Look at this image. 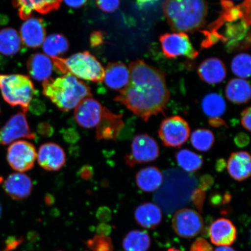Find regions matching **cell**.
<instances>
[{
    "mask_svg": "<svg viewBox=\"0 0 251 251\" xmlns=\"http://www.w3.org/2000/svg\"><path fill=\"white\" fill-rule=\"evenodd\" d=\"M20 139H35L24 112H18L0 128V145H7Z\"/></svg>",
    "mask_w": 251,
    "mask_h": 251,
    "instance_id": "obj_11",
    "label": "cell"
},
{
    "mask_svg": "<svg viewBox=\"0 0 251 251\" xmlns=\"http://www.w3.org/2000/svg\"><path fill=\"white\" fill-rule=\"evenodd\" d=\"M160 139L167 147H180L186 142L190 135L188 122L180 116L164 119L158 130Z\"/></svg>",
    "mask_w": 251,
    "mask_h": 251,
    "instance_id": "obj_7",
    "label": "cell"
},
{
    "mask_svg": "<svg viewBox=\"0 0 251 251\" xmlns=\"http://www.w3.org/2000/svg\"><path fill=\"white\" fill-rule=\"evenodd\" d=\"M96 3L101 10L111 13L119 8L120 0H96Z\"/></svg>",
    "mask_w": 251,
    "mask_h": 251,
    "instance_id": "obj_35",
    "label": "cell"
},
{
    "mask_svg": "<svg viewBox=\"0 0 251 251\" xmlns=\"http://www.w3.org/2000/svg\"><path fill=\"white\" fill-rule=\"evenodd\" d=\"M168 251H181L178 250V249H173V248H172V249H169L168 250Z\"/></svg>",
    "mask_w": 251,
    "mask_h": 251,
    "instance_id": "obj_47",
    "label": "cell"
},
{
    "mask_svg": "<svg viewBox=\"0 0 251 251\" xmlns=\"http://www.w3.org/2000/svg\"><path fill=\"white\" fill-rule=\"evenodd\" d=\"M159 155V147L153 137L147 134L136 135L133 138L129 153L126 155V164L134 166L154 161Z\"/></svg>",
    "mask_w": 251,
    "mask_h": 251,
    "instance_id": "obj_6",
    "label": "cell"
},
{
    "mask_svg": "<svg viewBox=\"0 0 251 251\" xmlns=\"http://www.w3.org/2000/svg\"><path fill=\"white\" fill-rule=\"evenodd\" d=\"M104 35L101 31H96L91 34L90 41L91 46L96 47L102 45L104 42Z\"/></svg>",
    "mask_w": 251,
    "mask_h": 251,
    "instance_id": "obj_37",
    "label": "cell"
},
{
    "mask_svg": "<svg viewBox=\"0 0 251 251\" xmlns=\"http://www.w3.org/2000/svg\"><path fill=\"white\" fill-rule=\"evenodd\" d=\"M46 30L41 18H29L22 25L20 37L22 42L29 48L37 49L45 42Z\"/></svg>",
    "mask_w": 251,
    "mask_h": 251,
    "instance_id": "obj_17",
    "label": "cell"
},
{
    "mask_svg": "<svg viewBox=\"0 0 251 251\" xmlns=\"http://www.w3.org/2000/svg\"><path fill=\"white\" fill-rule=\"evenodd\" d=\"M162 9L171 29L184 33L203 27L208 11L206 0H165Z\"/></svg>",
    "mask_w": 251,
    "mask_h": 251,
    "instance_id": "obj_2",
    "label": "cell"
},
{
    "mask_svg": "<svg viewBox=\"0 0 251 251\" xmlns=\"http://www.w3.org/2000/svg\"><path fill=\"white\" fill-rule=\"evenodd\" d=\"M1 205H0V215H1Z\"/></svg>",
    "mask_w": 251,
    "mask_h": 251,
    "instance_id": "obj_48",
    "label": "cell"
},
{
    "mask_svg": "<svg viewBox=\"0 0 251 251\" xmlns=\"http://www.w3.org/2000/svg\"><path fill=\"white\" fill-rule=\"evenodd\" d=\"M227 171L235 180L243 181L251 176V156L246 151H238L231 153L229 157Z\"/></svg>",
    "mask_w": 251,
    "mask_h": 251,
    "instance_id": "obj_21",
    "label": "cell"
},
{
    "mask_svg": "<svg viewBox=\"0 0 251 251\" xmlns=\"http://www.w3.org/2000/svg\"><path fill=\"white\" fill-rule=\"evenodd\" d=\"M4 188L5 193L12 199L24 200L29 197L32 191V181L23 173H15L5 180Z\"/></svg>",
    "mask_w": 251,
    "mask_h": 251,
    "instance_id": "obj_19",
    "label": "cell"
},
{
    "mask_svg": "<svg viewBox=\"0 0 251 251\" xmlns=\"http://www.w3.org/2000/svg\"><path fill=\"white\" fill-rule=\"evenodd\" d=\"M156 1H157V0H137V3L140 7H142L146 5L153 4V3L155 2Z\"/></svg>",
    "mask_w": 251,
    "mask_h": 251,
    "instance_id": "obj_44",
    "label": "cell"
},
{
    "mask_svg": "<svg viewBox=\"0 0 251 251\" xmlns=\"http://www.w3.org/2000/svg\"><path fill=\"white\" fill-rule=\"evenodd\" d=\"M7 161L15 171L25 172L34 167L37 158L35 147L29 141L19 140L12 143L7 151Z\"/></svg>",
    "mask_w": 251,
    "mask_h": 251,
    "instance_id": "obj_8",
    "label": "cell"
},
{
    "mask_svg": "<svg viewBox=\"0 0 251 251\" xmlns=\"http://www.w3.org/2000/svg\"><path fill=\"white\" fill-rule=\"evenodd\" d=\"M138 187L145 192H153L158 189L163 181L161 171L155 166L141 169L136 176Z\"/></svg>",
    "mask_w": 251,
    "mask_h": 251,
    "instance_id": "obj_25",
    "label": "cell"
},
{
    "mask_svg": "<svg viewBox=\"0 0 251 251\" xmlns=\"http://www.w3.org/2000/svg\"><path fill=\"white\" fill-rule=\"evenodd\" d=\"M69 42L64 36L60 34H52L47 37L43 44L44 52L53 57L64 54L69 49Z\"/></svg>",
    "mask_w": 251,
    "mask_h": 251,
    "instance_id": "obj_30",
    "label": "cell"
},
{
    "mask_svg": "<svg viewBox=\"0 0 251 251\" xmlns=\"http://www.w3.org/2000/svg\"><path fill=\"white\" fill-rule=\"evenodd\" d=\"M41 167L48 171H57L66 163L64 149L54 143H47L40 147L37 155Z\"/></svg>",
    "mask_w": 251,
    "mask_h": 251,
    "instance_id": "obj_15",
    "label": "cell"
},
{
    "mask_svg": "<svg viewBox=\"0 0 251 251\" xmlns=\"http://www.w3.org/2000/svg\"><path fill=\"white\" fill-rule=\"evenodd\" d=\"M225 92L229 101L236 104L247 103L251 99L250 83L243 78H233L229 81Z\"/></svg>",
    "mask_w": 251,
    "mask_h": 251,
    "instance_id": "obj_26",
    "label": "cell"
},
{
    "mask_svg": "<svg viewBox=\"0 0 251 251\" xmlns=\"http://www.w3.org/2000/svg\"><path fill=\"white\" fill-rule=\"evenodd\" d=\"M172 226L178 236L191 238L201 232L203 221L202 216L195 210L184 208L178 210L173 216Z\"/></svg>",
    "mask_w": 251,
    "mask_h": 251,
    "instance_id": "obj_10",
    "label": "cell"
},
{
    "mask_svg": "<svg viewBox=\"0 0 251 251\" xmlns=\"http://www.w3.org/2000/svg\"><path fill=\"white\" fill-rule=\"evenodd\" d=\"M237 228L233 223L226 218H219L213 222L209 229L210 239L216 246H230L236 240Z\"/></svg>",
    "mask_w": 251,
    "mask_h": 251,
    "instance_id": "obj_16",
    "label": "cell"
},
{
    "mask_svg": "<svg viewBox=\"0 0 251 251\" xmlns=\"http://www.w3.org/2000/svg\"><path fill=\"white\" fill-rule=\"evenodd\" d=\"M88 0H64L65 4L72 8H78L86 4Z\"/></svg>",
    "mask_w": 251,
    "mask_h": 251,
    "instance_id": "obj_42",
    "label": "cell"
},
{
    "mask_svg": "<svg viewBox=\"0 0 251 251\" xmlns=\"http://www.w3.org/2000/svg\"><path fill=\"white\" fill-rule=\"evenodd\" d=\"M201 79L209 84L221 83L226 77L225 65L221 59L210 58L201 64L198 69Z\"/></svg>",
    "mask_w": 251,
    "mask_h": 251,
    "instance_id": "obj_20",
    "label": "cell"
},
{
    "mask_svg": "<svg viewBox=\"0 0 251 251\" xmlns=\"http://www.w3.org/2000/svg\"><path fill=\"white\" fill-rule=\"evenodd\" d=\"M251 56L246 53H241L232 60L231 67L233 74L241 78H249L251 76Z\"/></svg>",
    "mask_w": 251,
    "mask_h": 251,
    "instance_id": "obj_33",
    "label": "cell"
},
{
    "mask_svg": "<svg viewBox=\"0 0 251 251\" xmlns=\"http://www.w3.org/2000/svg\"><path fill=\"white\" fill-rule=\"evenodd\" d=\"M104 106L92 97L84 99L75 109V120L80 126L96 127L101 119Z\"/></svg>",
    "mask_w": 251,
    "mask_h": 251,
    "instance_id": "obj_13",
    "label": "cell"
},
{
    "mask_svg": "<svg viewBox=\"0 0 251 251\" xmlns=\"http://www.w3.org/2000/svg\"><path fill=\"white\" fill-rule=\"evenodd\" d=\"M249 137L244 133L238 134L235 139V143L240 147L246 146L249 143Z\"/></svg>",
    "mask_w": 251,
    "mask_h": 251,
    "instance_id": "obj_41",
    "label": "cell"
},
{
    "mask_svg": "<svg viewBox=\"0 0 251 251\" xmlns=\"http://www.w3.org/2000/svg\"><path fill=\"white\" fill-rule=\"evenodd\" d=\"M38 131L43 136H50L52 134L53 129L51 125L47 123H42L38 126Z\"/></svg>",
    "mask_w": 251,
    "mask_h": 251,
    "instance_id": "obj_39",
    "label": "cell"
},
{
    "mask_svg": "<svg viewBox=\"0 0 251 251\" xmlns=\"http://www.w3.org/2000/svg\"><path fill=\"white\" fill-rule=\"evenodd\" d=\"M79 174L84 179H90L93 176V169L89 166H84L80 169Z\"/></svg>",
    "mask_w": 251,
    "mask_h": 251,
    "instance_id": "obj_40",
    "label": "cell"
},
{
    "mask_svg": "<svg viewBox=\"0 0 251 251\" xmlns=\"http://www.w3.org/2000/svg\"><path fill=\"white\" fill-rule=\"evenodd\" d=\"M103 80L110 89L121 92L129 83V70L123 63H111L105 70Z\"/></svg>",
    "mask_w": 251,
    "mask_h": 251,
    "instance_id": "obj_22",
    "label": "cell"
},
{
    "mask_svg": "<svg viewBox=\"0 0 251 251\" xmlns=\"http://www.w3.org/2000/svg\"><path fill=\"white\" fill-rule=\"evenodd\" d=\"M128 70L129 83L115 101L145 122L163 114L170 99L164 74L142 60L131 62Z\"/></svg>",
    "mask_w": 251,
    "mask_h": 251,
    "instance_id": "obj_1",
    "label": "cell"
},
{
    "mask_svg": "<svg viewBox=\"0 0 251 251\" xmlns=\"http://www.w3.org/2000/svg\"><path fill=\"white\" fill-rule=\"evenodd\" d=\"M134 217L140 226L147 229L155 228L161 224L162 213L156 204L146 202L137 206Z\"/></svg>",
    "mask_w": 251,
    "mask_h": 251,
    "instance_id": "obj_23",
    "label": "cell"
},
{
    "mask_svg": "<svg viewBox=\"0 0 251 251\" xmlns=\"http://www.w3.org/2000/svg\"><path fill=\"white\" fill-rule=\"evenodd\" d=\"M123 115L115 114L105 107L98 125L96 138L98 140H116L124 127Z\"/></svg>",
    "mask_w": 251,
    "mask_h": 251,
    "instance_id": "obj_14",
    "label": "cell"
},
{
    "mask_svg": "<svg viewBox=\"0 0 251 251\" xmlns=\"http://www.w3.org/2000/svg\"><path fill=\"white\" fill-rule=\"evenodd\" d=\"M251 107L243 110L241 115V122L243 126L248 131H251Z\"/></svg>",
    "mask_w": 251,
    "mask_h": 251,
    "instance_id": "obj_38",
    "label": "cell"
},
{
    "mask_svg": "<svg viewBox=\"0 0 251 251\" xmlns=\"http://www.w3.org/2000/svg\"><path fill=\"white\" fill-rule=\"evenodd\" d=\"M190 251H213L211 245L205 238L200 237L191 245Z\"/></svg>",
    "mask_w": 251,
    "mask_h": 251,
    "instance_id": "obj_36",
    "label": "cell"
},
{
    "mask_svg": "<svg viewBox=\"0 0 251 251\" xmlns=\"http://www.w3.org/2000/svg\"><path fill=\"white\" fill-rule=\"evenodd\" d=\"M159 41L163 53L168 58L184 56L194 59L199 55L186 33H165L160 36Z\"/></svg>",
    "mask_w": 251,
    "mask_h": 251,
    "instance_id": "obj_9",
    "label": "cell"
},
{
    "mask_svg": "<svg viewBox=\"0 0 251 251\" xmlns=\"http://www.w3.org/2000/svg\"><path fill=\"white\" fill-rule=\"evenodd\" d=\"M62 2V0H13V4L18 9L19 16L25 21L34 11L47 14L57 10Z\"/></svg>",
    "mask_w": 251,
    "mask_h": 251,
    "instance_id": "obj_18",
    "label": "cell"
},
{
    "mask_svg": "<svg viewBox=\"0 0 251 251\" xmlns=\"http://www.w3.org/2000/svg\"><path fill=\"white\" fill-rule=\"evenodd\" d=\"M56 70L61 73L73 75L81 79L101 82L105 70L101 63L90 52H78L67 58H51Z\"/></svg>",
    "mask_w": 251,
    "mask_h": 251,
    "instance_id": "obj_4",
    "label": "cell"
},
{
    "mask_svg": "<svg viewBox=\"0 0 251 251\" xmlns=\"http://www.w3.org/2000/svg\"><path fill=\"white\" fill-rule=\"evenodd\" d=\"M0 113H1V108H0Z\"/></svg>",
    "mask_w": 251,
    "mask_h": 251,
    "instance_id": "obj_49",
    "label": "cell"
},
{
    "mask_svg": "<svg viewBox=\"0 0 251 251\" xmlns=\"http://www.w3.org/2000/svg\"><path fill=\"white\" fill-rule=\"evenodd\" d=\"M122 245L125 251H147L151 239L145 231L132 230L126 235Z\"/></svg>",
    "mask_w": 251,
    "mask_h": 251,
    "instance_id": "obj_29",
    "label": "cell"
},
{
    "mask_svg": "<svg viewBox=\"0 0 251 251\" xmlns=\"http://www.w3.org/2000/svg\"><path fill=\"white\" fill-rule=\"evenodd\" d=\"M227 23L225 36L222 37V40L226 43L229 49L234 50L238 48L247 49L250 46V26L251 22L244 19L225 22ZM223 23H215V25H221Z\"/></svg>",
    "mask_w": 251,
    "mask_h": 251,
    "instance_id": "obj_12",
    "label": "cell"
},
{
    "mask_svg": "<svg viewBox=\"0 0 251 251\" xmlns=\"http://www.w3.org/2000/svg\"><path fill=\"white\" fill-rule=\"evenodd\" d=\"M0 91L6 102L11 106H20L25 114L36 94L30 78L20 74L0 75Z\"/></svg>",
    "mask_w": 251,
    "mask_h": 251,
    "instance_id": "obj_5",
    "label": "cell"
},
{
    "mask_svg": "<svg viewBox=\"0 0 251 251\" xmlns=\"http://www.w3.org/2000/svg\"><path fill=\"white\" fill-rule=\"evenodd\" d=\"M209 123L213 126H219L226 125L225 122L220 118L210 119Z\"/></svg>",
    "mask_w": 251,
    "mask_h": 251,
    "instance_id": "obj_43",
    "label": "cell"
},
{
    "mask_svg": "<svg viewBox=\"0 0 251 251\" xmlns=\"http://www.w3.org/2000/svg\"><path fill=\"white\" fill-rule=\"evenodd\" d=\"M177 164L187 172H194L202 167L203 159L202 156L187 149L181 150L176 153Z\"/></svg>",
    "mask_w": 251,
    "mask_h": 251,
    "instance_id": "obj_31",
    "label": "cell"
},
{
    "mask_svg": "<svg viewBox=\"0 0 251 251\" xmlns=\"http://www.w3.org/2000/svg\"><path fill=\"white\" fill-rule=\"evenodd\" d=\"M43 88L44 95L64 112L71 111L84 99L92 97L90 86L70 74L49 78L43 81Z\"/></svg>",
    "mask_w": 251,
    "mask_h": 251,
    "instance_id": "obj_3",
    "label": "cell"
},
{
    "mask_svg": "<svg viewBox=\"0 0 251 251\" xmlns=\"http://www.w3.org/2000/svg\"><path fill=\"white\" fill-rule=\"evenodd\" d=\"M201 106L204 114L211 119L222 117L226 110L225 100L221 95L215 93L207 94L204 97Z\"/></svg>",
    "mask_w": 251,
    "mask_h": 251,
    "instance_id": "obj_28",
    "label": "cell"
},
{
    "mask_svg": "<svg viewBox=\"0 0 251 251\" xmlns=\"http://www.w3.org/2000/svg\"><path fill=\"white\" fill-rule=\"evenodd\" d=\"M93 251H113L111 240L103 235H97L88 243Z\"/></svg>",
    "mask_w": 251,
    "mask_h": 251,
    "instance_id": "obj_34",
    "label": "cell"
},
{
    "mask_svg": "<svg viewBox=\"0 0 251 251\" xmlns=\"http://www.w3.org/2000/svg\"><path fill=\"white\" fill-rule=\"evenodd\" d=\"M22 41L17 31L12 28H5L0 31V53L5 56H12L20 51Z\"/></svg>",
    "mask_w": 251,
    "mask_h": 251,
    "instance_id": "obj_27",
    "label": "cell"
},
{
    "mask_svg": "<svg viewBox=\"0 0 251 251\" xmlns=\"http://www.w3.org/2000/svg\"><path fill=\"white\" fill-rule=\"evenodd\" d=\"M191 143L194 148L200 151H208L214 144V134L208 129L199 128L191 134Z\"/></svg>",
    "mask_w": 251,
    "mask_h": 251,
    "instance_id": "obj_32",
    "label": "cell"
},
{
    "mask_svg": "<svg viewBox=\"0 0 251 251\" xmlns=\"http://www.w3.org/2000/svg\"><path fill=\"white\" fill-rule=\"evenodd\" d=\"M215 251H236L233 248L228 246H221L216 248Z\"/></svg>",
    "mask_w": 251,
    "mask_h": 251,
    "instance_id": "obj_45",
    "label": "cell"
},
{
    "mask_svg": "<svg viewBox=\"0 0 251 251\" xmlns=\"http://www.w3.org/2000/svg\"><path fill=\"white\" fill-rule=\"evenodd\" d=\"M228 1H230V2H232L233 1H243V2H245V1H247V0H228Z\"/></svg>",
    "mask_w": 251,
    "mask_h": 251,
    "instance_id": "obj_46",
    "label": "cell"
},
{
    "mask_svg": "<svg viewBox=\"0 0 251 251\" xmlns=\"http://www.w3.org/2000/svg\"><path fill=\"white\" fill-rule=\"evenodd\" d=\"M27 68L30 76L34 79L45 81L51 76L52 62L46 55L36 53L28 59Z\"/></svg>",
    "mask_w": 251,
    "mask_h": 251,
    "instance_id": "obj_24",
    "label": "cell"
}]
</instances>
